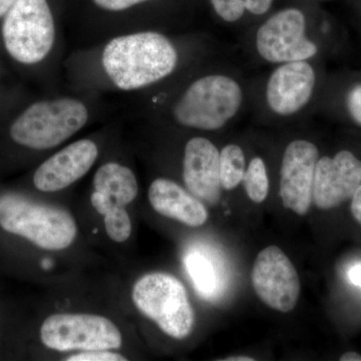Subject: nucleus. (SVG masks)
<instances>
[{
	"instance_id": "1",
	"label": "nucleus",
	"mask_w": 361,
	"mask_h": 361,
	"mask_svg": "<svg viewBox=\"0 0 361 361\" xmlns=\"http://www.w3.org/2000/svg\"><path fill=\"white\" fill-rule=\"evenodd\" d=\"M178 54L161 33L144 32L111 39L103 54V65L118 89H141L163 80L174 71Z\"/></svg>"
},
{
	"instance_id": "2",
	"label": "nucleus",
	"mask_w": 361,
	"mask_h": 361,
	"mask_svg": "<svg viewBox=\"0 0 361 361\" xmlns=\"http://www.w3.org/2000/svg\"><path fill=\"white\" fill-rule=\"evenodd\" d=\"M0 227L51 251L68 248L78 234L75 218L65 209L11 193L0 196Z\"/></svg>"
},
{
	"instance_id": "3",
	"label": "nucleus",
	"mask_w": 361,
	"mask_h": 361,
	"mask_svg": "<svg viewBox=\"0 0 361 361\" xmlns=\"http://www.w3.org/2000/svg\"><path fill=\"white\" fill-rule=\"evenodd\" d=\"M89 113L75 99L37 102L25 109L11 125V139L20 146L47 149L59 146L87 123Z\"/></svg>"
},
{
	"instance_id": "4",
	"label": "nucleus",
	"mask_w": 361,
	"mask_h": 361,
	"mask_svg": "<svg viewBox=\"0 0 361 361\" xmlns=\"http://www.w3.org/2000/svg\"><path fill=\"white\" fill-rule=\"evenodd\" d=\"M132 298L137 310L167 336L182 341L193 331V306L177 277L163 272L145 275L135 282Z\"/></svg>"
},
{
	"instance_id": "5",
	"label": "nucleus",
	"mask_w": 361,
	"mask_h": 361,
	"mask_svg": "<svg viewBox=\"0 0 361 361\" xmlns=\"http://www.w3.org/2000/svg\"><path fill=\"white\" fill-rule=\"evenodd\" d=\"M242 99L241 87L231 78L207 75L190 85L175 104L173 114L185 127L219 130L236 115Z\"/></svg>"
},
{
	"instance_id": "6",
	"label": "nucleus",
	"mask_w": 361,
	"mask_h": 361,
	"mask_svg": "<svg viewBox=\"0 0 361 361\" xmlns=\"http://www.w3.org/2000/svg\"><path fill=\"white\" fill-rule=\"evenodd\" d=\"M2 40L7 54L23 65H35L54 47L56 30L47 0H16L4 18Z\"/></svg>"
},
{
	"instance_id": "7",
	"label": "nucleus",
	"mask_w": 361,
	"mask_h": 361,
	"mask_svg": "<svg viewBox=\"0 0 361 361\" xmlns=\"http://www.w3.org/2000/svg\"><path fill=\"white\" fill-rule=\"evenodd\" d=\"M47 348L58 351L110 350L122 346L115 323L104 316L61 313L49 316L40 329Z\"/></svg>"
},
{
	"instance_id": "8",
	"label": "nucleus",
	"mask_w": 361,
	"mask_h": 361,
	"mask_svg": "<svg viewBox=\"0 0 361 361\" xmlns=\"http://www.w3.org/2000/svg\"><path fill=\"white\" fill-rule=\"evenodd\" d=\"M256 47L273 63L306 61L317 54L314 42L306 37V18L297 8H286L271 16L259 28Z\"/></svg>"
},
{
	"instance_id": "9",
	"label": "nucleus",
	"mask_w": 361,
	"mask_h": 361,
	"mask_svg": "<svg viewBox=\"0 0 361 361\" xmlns=\"http://www.w3.org/2000/svg\"><path fill=\"white\" fill-rule=\"evenodd\" d=\"M251 281L255 293L271 310L287 313L295 308L300 280L295 266L279 247L271 245L258 254Z\"/></svg>"
},
{
	"instance_id": "10",
	"label": "nucleus",
	"mask_w": 361,
	"mask_h": 361,
	"mask_svg": "<svg viewBox=\"0 0 361 361\" xmlns=\"http://www.w3.org/2000/svg\"><path fill=\"white\" fill-rule=\"evenodd\" d=\"M318 159L317 147L305 140H296L285 149L280 170V198L284 208L298 216H305L312 204Z\"/></svg>"
},
{
	"instance_id": "11",
	"label": "nucleus",
	"mask_w": 361,
	"mask_h": 361,
	"mask_svg": "<svg viewBox=\"0 0 361 361\" xmlns=\"http://www.w3.org/2000/svg\"><path fill=\"white\" fill-rule=\"evenodd\" d=\"M360 185L361 161L351 152L322 157L316 164L312 202L322 210L336 208L353 198Z\"/></svg>"
},
{
	"instance_id": "12",
	"label": "nucleus",
	"mask_w": 361,
	"mask_h": 361,
	"mask_svg": "<svg viewBox=\"0 0 361 361\" xmlns=\"http://www.w3.org/2000/svg\"><path fill=\"white\" fill-rule=\"evenodd\" d=\"M97 155V145L90 140L73 142L37 168L33 176V184L44 193L66 189L89 172Z\"/></svg>"
},
{
	"instance_id": "13",
	"label": "nucleus",
	"mask_w": 361,
	"mask_h": 361,
	"mask_svg": "<svg viewBox=\"0 0 361 361\" xmlns=\"http://www.w3.org/2000/svg\"><path fill=\"white\" fill-rule=\"evenodd\" d=\"M315 80V71L307 61L283 63L273 71L268 80V106L278 115H293L310 101Z\"/></svg>"
},
{
	"instance_id": "14",
	"label": "nucleus",
	"mask_w": 361,
	"mask_h": 361,
	"mask_svg": "<svg viewBox=\"0 0 361 361\" xmlns=\"http://www.w3.org/2000/svg\"><path fill=\"white\" fill-rule=\"evenodd\" d=\"M220 153L205 137H193L185 147L183 179L190 193L211 206L221 199Z\"/></svg>"
},
{
	"instance_id": "15",
	"label": "nucleus",
	"mask_w": 361,
	"mask_h": 361,
	"mask_svg": "<svg viewBox=\"0 0 361 361\" xmlns=\"http://www.w3.org/2000/svg\"><path fill=\"white\" fill-rule=\"evenodd\" d=\"M149 201L156 212L190 227H201L209 218L205 205L193 194L168 179H157L149 189Z\"/></svg>"
},
{
	"instance_id": "16",
	"label": "nucleus",
	"mask_w": 361,
	"mask_h": 361,
	"mask_svg": "<svg viewBox=\"0 0 361 361\" xmlns=\"http://www.w3.org/2000/svg\"><path fill=\"white\" fill-rule=\"evenodd\" d=\"M94 191L104 195L116 206L127 207L137 198V179L133 171L118 163H108L97 171Z\"/></svg>"
},
{
	"instance_id": "17",
	"label": "nucleus",
	"mask_w": 361,
	"mask_h": 361,
	"mask_svg": "<svg viewBox=\"0 0 361 361\" xmlns=\"http://www.w3.org/2000/svg\"><path fill=\"white\" fill-rule=\"evenodd\" d=\"M90 202L97 212L104 216L109 237L116 243L127 241L132 234V222L125 207L115 205L110 199L96 191L92 194Z\"/></svg>"
},
{
	"instance_id": "18",
	"label": "nucleus",
	"mask_w": 361,
	"mask_h": 361,
	"mask_svg": "<svg viewBox=\"0 0 361 361\" xmlns=\"http://www.w3.org/2000/svg\"><path fill=\"white\" fill-rule=\"evenodd\" d=\"M220 180L222 189L238 187L246 172V159L243 149L237 145H227L220 153Z\"/></svg>"
},
{
	"instance_id": "19",
	"label": "nucleus",
	"mask_w": 361,
	"mask_h": 361,
	"mask_svg": "<svg viewBox=\"0 0 361 361\" xmlns=\"http://www.w3.org/2000/svg\"><path fill=\"white\" fill-rule=\"evenodd\" d=\"M242 183L252 202L260 204L266 200L269 192V180L262 159L257 157L250 161Z\"/></svg>"
},
{
	"instance_id": "20",
	"label": "nucleus",
	"mask_w": 361,
	"mask_h": 361,
	"mask_svg": "<svg viewBox=\"0 0 361 361\" xmlns=\"http://www.w3.org/2000/svg\"><path fill=\"white\" fill-rule=\"evenodd\" d=\"M186 264L188 271L199 291L206 295L211 293L215 288L216 277L215 270L210 261L205 256L195 252L193 254H190L189 257L187 258Z\"/></svg>"
},
{
	"instance_id": "21",
	"label": "nucleus",
	"mask_w": 361,
	"mask_h": 361,
	"mask_svg": "<svg viewBox=\"0 0 361 361\" xmlns=\"http://www.w3.org/2000/svg\"><path fill=\"white\" fill-rule=\"evenodd\" d=\"M216 13L227 23H235L246 11V0H211Z\"/></svg>"
},
{
	"instance_id": "22",
	"label": "nucleus",
	"mask_w": 361,
	"mask_h": 361,
	"mask_svg": "<svg viewBox=\"0 0 361 361\" xmlns=\"http://www.w3.org/2000/svg\"><path fill=\"white\" fill-rule=\"evenodd\" d=\"M68 361H126L127 358L109 350H89L66 358Z\"/></svg>"
},
{
	"instance_id": "23",
	"label": "nucleus",
	"mask_w": 361,
	"mask_h": 361,
	"mask_svg": "<svg viewBox=\"0 0 361 361\" xmlns=\"http://www.w3.org/2000/svg\"><path fill=\"white\" fill-rule=\"evenodd\" d=\"M346 106L353 120L361 127V84L356 85L348 92Z\"/></svg>"
},
{
	"instance_id": "24",
	"label": "nucleus",
	"mask_w": 361,
	"mask_h": 361,
	"mask_svg": "<svg viewBox=\"0 0 361 361\" xmlns=\"http://www.w3.org/2000/svg\"><path fill=\"white\" fill-rule=\"evenodd\" d=\"M145 1L148 0H94L97 6L110 11H125Z\"/></svg>"
},
{
	"instance_id": "25",
	"label": "nucleus",
	"mask_w": 361,
	"mask_h": 361,
	"mask_svg": "<svg viewBox=\"0 0 361 361\" xmlns=\"http://www.w3.org/2000/svg\"><path fill=\"white\" fill-rule=\"evenodd\" d=\"M273 0H246V11L255 16H262L269 11Z\"/></svg>"
},
{
	"instance_id": "26",
	"label": "nucleus",
	"mask_w": 361,
	"mask_h": 361,
	"mask_svg": "<svg viewBox=\"0 0 361 361\" xmlns=\"http://www.w3.org/2000/svg\"><path fill=\"white\" fill-rule=\"evenodd\" d=\"M351 213H353L355 219L361 225V185L353 196Z\"/></svg>"
},
{
	"instance_id": "27",
	"label": "nucleus",
	"mask_w": 361,
	"mask_h": 361,
	"mask_svg": "<svg viewBox=\"0 0 361 361\" xmlns=\"http://www.w3.org/2000/svg\"><path fill=\"white\" fill-rule=\"evenodd\" d=\"M348 278L356 286L361 287V265L353 266L348 271Z\"/></svg>"
},
{
	"instance_id": "28",
	"label": "nucleus",
	"mask_w": 361,
	"mask_h": 361,
	"mask_svg": "<svg viewBox=\"0 0 361 361\" xmlns=\"http://www.w3.org/2000/svg\"><path fill=\"white\" fill-rule=\"evenodd\" d=\"M16 0H0V18H4Z\"/></svg>"
},
{
	"instance_id": "29",
	"label": "nucleus",
	"mask_w": 361,
	"mask_h": 361,
	"mask_svg": "<svg viewBox=\"0 0 361 361\" xmlns=\"http://www.w3.org/2000/svg\"><path fill=\"white\" fill-rule=\"evenodd\" d=\"M341 361H361V355L355 351H348L341 355Z\"/></svg>"
},
{
	"instance_id": "30",
	"label": "nucleus",
	"mask_w": 361,
	"mask_h": 361,
	"mask_svg": "<svg viewBox=\"0 0 361 361\" xmlns=\"http://www.w3.org/2000/svg\"><path fill=\"white\" fill-rule=\"evenodd\" d=\"M224 361H254V358L249 357V356H231V357L223 360Z\"/></svg>"
}]
</instances>
